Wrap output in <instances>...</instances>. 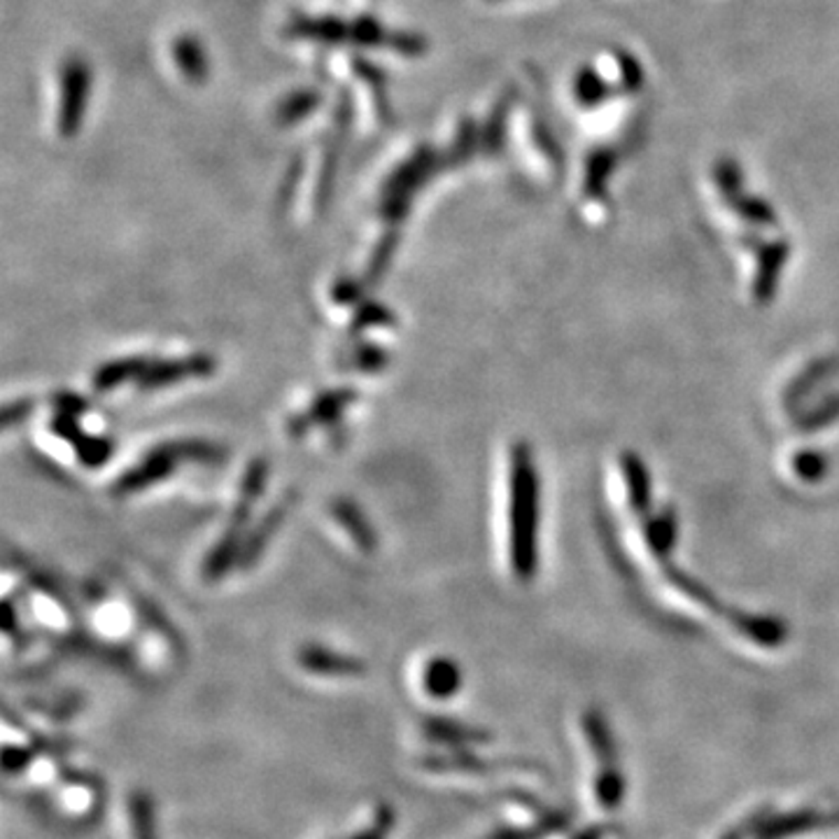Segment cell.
I'll use <instances>...</instances> for the list:
<instances>
[{
  "label": "cell",
  "instance_id": "2",
  "mask_svg": "<svg viewBox=\"0 0 839 839\" xmlns=\"http://www.w3.org/2000/svg\"><path fill=\"white\" fill-rule=\"evenodd\" d=\"M537 501L534 461L524 446H518L511 459V564L522 578L532 576L537 564Z\"/></svg>",
  "mask_w": 839,
  "mask_h": 839
},
{
  "label": "cell",
  "instance_id": "7",
  "mask_svg": "<svg viewBox=\"0 0 839 839\" xmlns=\"http://www.w3.org/2000/svg\"><path fill=\"white\" fill-rule=\"evenodd\" d=\"M176 61L184 77L201 82L203 73H208V61L203 56V50L194 38H182L176 45Z\"/></svg>",
  "mask_w": 839,
  "mask_h": 839
},
{
  "label": "cell",
  "instance_id": "4",
  "mask_svg": "<svg viewBox=\"0 0 839 839\" xmlns=\"http://www.w3.org/2000/svg\"><path fill=\"white\" fill-rule=\"evenodd\" d=\"M54 790H56L54 797H56L59 809L73 818L89 814L98 803L96 786L89 776L75 774V776H68V779H59L54 784Z\"/></svg>",
  "mask_w": 839,
  "mask_h": 839
},
{
  "label": "cell",
  "instance_id": "5",
  "mask_svg": "<svg viewBox=\"0 0 839 839\" xmlns=\"http://www.w3.org/2000/svg\"><path fill=\"white\" fill-rule=\"evenodd\" d=\"M126 826H129V839H157L152 805L142 795H134L126 803Z\"/></svg>",
  "mask_w": 839,
  "mask_h": 839
},
{
  "label": "cell",
  "instance_id": "8",
  "mask_svg": "<svg viewBox=\"0 0 839 839\" xmlns=\"http://www.w3.org/2000/svg\"><path fill=\"white\" fill-rule=\"evenodd\" d=\"M320 103V96L312 94V92H304V94H297L291 96L283 108H280V119L283 121H297V119H304V115L308 110H312L315 105Z\"/></svg>",
  "mask_w": 839,
  "mask_h": 839
},
{
  "label": "cell",
  "instance_id": "1",
  "mask_svg": "<svg viewBox=\"0 0 839 839\" xmlns=\"http://www.w3.org/2000/svg\"><path fill=\"white\" fill-rule=\"evenodd\" d=\"M287 35L320 42H348V45L387 47L399 54L415 56L427 50V42L413 33H396L378 24L371 17L343 21L341 17H294L287 24Z\"/></svg>",
  "mask_w": 839,
  "mask_h": 839
},
{
  "label": "cell",
  "instance_id": "3",
  "mask_svg": "<svg viewBox=\"0 0 839 839\" xmlns=\"http://www.w3.org/2000/svg\"><path fill=\"white\" fill-rule=\"evenodd\" d=\"M89 68L82 59H68L66 66L61 68V100H59V134L61 136H75L79 129V121L84 117V108H87V94H89Z\"/></svg>",
  "mask_w": 839,
  "mask_h": 839
},
{
  "label": "cell",
  "instance_id": "6",
  "mask_svg": "<svg viewBox=\"0 0 839 839\" xmlns=\"http://www.w3.org/2000/svg\"><path fill=\"white\" fill-rule=\"evenodd\" d=\"M457 683H459V675H457V669L450 662L436 660L425 671V690H427V695L450 698L453 692H455V688H457Z\"/></svg>",
  "mask_w": 839,
  "mask_h": 839
}]
</instances>
